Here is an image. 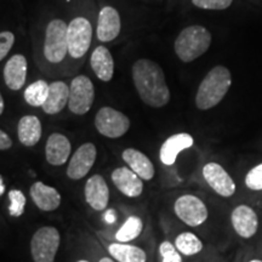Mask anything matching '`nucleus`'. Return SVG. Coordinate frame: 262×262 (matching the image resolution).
Masks as SVG:
<instances>
[{"mask_svg": "<svg viewBox=\"0 0 262 262\" xmlns=\"http://www.w3.org/2000/svg\"><path fill=\"white\" fill-rule=\"evenodd\" d=\"M133 80L141 100L147 106L160 108L169 103L170 90L162 67L148 58L137 60L133 66Z\"/></svg>", "mask_w": 262, "mask_h": 262, "instance_id": "f257e3e1", "label": "nucleus"}, {"mask_svg": "<svg viewBox=\"0 0 262 262\" xmlns=\"http://www.w3.org/2000/svg\"><path fill=\"white\" fill-rule=\"evenodd\" d=\"M232 85V75L228 68L216 66L205 75L199 85L195 104L201 111H208L224 100Z\"/></svg>", "mask_w": 262, "mask_h": 262, "instance_id": "f03ea898", "label": "nucleus"}, {"mask_svg": "<svg viewBox=\"0 0 262 262\" xmlns=\"http://www.w3.org/2000/svg\"><path fill=\"white\" fill-rule=\"evenodd\" d=\"M211 44V34L203 26H189L178 35L175 52L182 62H192L204 55Z\"/></svg>", "mask_w": 262, "mask_h": 262, "instance_id": "7ed1b4c3", "label": "nucleus"}, {"mask_svg": "<svg viewBox=\"0 0 262 262\" xmlns=\"http://www.w3.org/2000/svg\"><path fill=\"white\" fill-rule=\"evenodd\" d=\"M67 28L68 26L60 18L49 22L45 32L44 56L51 63H60L67 55Z\"/></svg>", "mask_w": 262, "mask_h": 262, "instance_id": "20e7f679", "label": "nucleus"}, {"mask_svg": "<svg viewBox=\"0 0 262 262\" xmlns=\"http://www.w3.org/2000/svg\"><path fill=\"white\" fill-rule=\"evenodd\" d=\"M60 232L55 227H41L33 234L31 253L34 262H54L60 247Z\"/></svg>", "mask_w": 262, "mask_h": 262, "instance_id": "39448f33", "label": "nucleus"}, {"mask_svg": "<svg viewBox=\"0 0 262 262\" xmlns=\"http://www.w3.org/2000/svg\"><path fill=\"white\" fill-rule=\"evenodd\" d=\"M93 27L90 21L84 17L72 19L67 28L68 54L73 58L83 57L91 45Z\"/></svg>", "mask_w": 262, "mask_h": 262, "instance_id": "423d86ee", "label": "nucleus"}, {"mask_svg": "<svg viewBox=\"0 0 262 262\" xmlns=\"http://www.w3.org/2000/svg\"><path fill=\"white\" fill-rule=\"evenodd\" d=\"M95 126L101 135L108 139H118L130 129V119L112 107H102L95 118Z\"/></svg>", "mask_w": 262, "mask_h": 262, "instance_id": "0eeeda50", "label": "nucleus"}, {"mask_svg": "<svg viewBox=\"0 0 262 262\" xmlns=\"http://www.w3.org/2000/svg\"><path fill=\"white\" fill-rule=\"evenodd\" d=\"M173 211L183 224L198 227L208 220L209 211L204 202L192 194L181 195L173 204Z\"/></svg>", "mask_w": 262, "mask_h": 262, "instance_id": "6e6552de", "label": "nucleus"}, {"mask_svg": "<svg viewBox=\"0 0 262 262\" xmlns=\"http://www.w3.org/2000/svg\"><path fill=\"white\" fill-rule=\"evenodd\" d=\"M95 100L94 84L85 75L75 77L70 85L68 108L77 116H83L90 111Z\"/></svg>", "mask_w": 262, "mask_h": 262, "instance_id": "1a4fd4ad", "label": "nucleus"}, {"mask_svg": "<svg viewBox=\"0 0 262 262\" xmlns=\"http://www.w3.org/2000/svg\"><path fill=\"white\" fill-rule=\"evenodd\" d=\"M203 178L211 189L224 198H229L235 193L237 186L231 175L217 163H208L203 168Z\"/></svg>", "mask_w": 262, "mask_h": 262, "instance_id": "9d476101", "label": "nucleus"}, {"mask_svg": "<svg viewBox=\"0 0 262 262\" xmlns=\"http://www.w3.org/2000/svg\"><path fill=\"white\" fill-rule=\"evenodd\" d=\"M97 150L94 143H84L72 156L67 168V175L72 180L83 179L90 171L96 160Z\"/></svg>", "mask_w": 262, "mask_h": 262, "instance_id": "9b49d317", "label": "nucleus"}, {"mask_svg": "<svg viewBox=\"0 0 262 262\" xmlns=\"http://www.w3.org/2000/svg\"><path fill=\"white\" fill-rule=\"evenodd\" d=\"M231 222L235 233L244 239L254 237L258 229V217L256 211L247 204L235 206L231 214Z\"/></svg>", "mask_w": 262, "mask_h": 262, "instance_id": "f8f14e48", "label": "nucleus"}, {"mask_svg": "<svg viewBox=\"0 0 262 262\" xmlns=\"http://www.w3.org/2000/svg\"><path fill=\"white\" fill-rule=\"evenodd\" d=\"M122 21H120L119 12L112 6H104L100 11L97 19L96 34L98 40L107 42L116 39L120 33Z\"/></svg>", "mask_w": 262, "mask_h": 262, "instance_id": "ddd939ff", "label": "nucleus"}, {"mask_svg": "<svg viewBox=\"0 0 262 262\" xmlns=\"http://www.w3.org/2000/svg\"><path fill=\"white\" fill-rule=\"evenodd\" d=\"M85 199L94 210L102 211L110 202V189L101 175H94L85 183Z\"/></svg>", "mask_w": 262, "mask_h": 262, "instance_id": "4468645a", "label": "nucleus"}, {"mask_svg": "<svg viewBox=\"0 0 262 262\" xmlns=\"http://www.w3.org/2000/svg\"><path fill=\"white\" fill-rule=\"evenodd\" d=\"M193 143H194V140H193L192 135L187 133H180L170 136L169 139L164 141L162 147H160V162L166 166L173 165L180 153L182 150L191 148Z\"/></svg>", "mask_w": 262, "mask_h": 262, "instance_id": "2eb2a0df", "label": "nucleus"}, {"mask_svg": "<svg viewBox=\"0 0 262 262\" xmlns=\"http://www.w3.org/2000/svg\"><path fill=\"white\" fill-rule=\"evenodd\" d=\"M112 181L123 194L130 198L139 196L143 192V182L130 168H118L112 172Z\"/></svg>", "mask_w": 262, "mask_h": 262, "instance_id": "dca6fc26", "label": "nucleus"}, {"mask_svg": "<svg viewBox=\"0 0 262 262\" xmlns=\"http://www.w3.org/2000/svg\"><path fill=\"white\" fill-rule=\"evenodd\" d=\"M71 150V142L64 135L55 133L49 136L45 146V156L49 164L55 166L63 165L70 158Z\"/></svg>", "mask_w": 262, "mask_h": 262, "instance_id": "f3484780", "label": "nucleus"}, {"mask_svg": "<svg viewBox=\"0 0 262 262\" xmlns=\"http://www.w3.org/2000/svg\"><path fill=\"white\" fill-rule=\"evenodd\" d=\"M27 60L24 55H14L4 67V80L11 90H19L27 79Z\"/></svg>", "mask_w": 262, "mask_h": 262, "instance_id": "a211bd4d", "label": "nucleus"}, {"mask_svg": "<svg viewBox=\"0 0 262 262\" xmlns=\"http://www.w3.org/2000/svg\"><path fill=\"white\" fill-rule=\"evenodd\" d=\"M31 196L35 205L42 211H54L61 204L60 192L40 181L32 185Z\"/></svg>", "mask_w": 262, "mask_h": 262, "instance_id": "6ab92c4d", "label": "nucleus"}, {"mask_svg": "<svg viewBox=\"0 0 262 262\" xmlns=\"http://www.w3.org/2000/svg\"><path fill=\"white\" fill-rule=\"evenodd\" d=\"M122 158L129 165V168L142 180L149 181L155 178V165L145 153L135 148H126L122 153Z\"/></svg>", "mask_w": 262, "mask_h": 262, "instance_id": "aec40b11", "label": "nucleus"}, {"mask_svg": "<svg viewBox=\"0 0 262 262\" xmlns=\"http://www.w3.org/2000/svg\"><path fill=\"white\" fill-rule=\"evenodd\" d=\"M70 100V86L64 81H54L49 86L47 101L42 104V111L47 114L60 113Z\"/></svg>", "mask_w": 262, "mask_h": 262, "instance_id": "412c9836", "label": "nucleus"}, {"mask_svg": "<svg viewBox=\"0 0 262 262\" xmlns=\"http://www.w3.org/2000/svg\"><path fill=\"white\" fill-rule=\"evenodd\" d=\"M91 70L96 77L102 81L112 80L114 74V61L112 54L104 47H97L95 49L90 58Z\"/></svg>", "mask_w": 262, "mask_h": 262, "instance_id": "4be33fe9", "label": "nucleus"}, {"mask_svg": "<svg viewBox=\"0 0 262 262\" xmlns=\"http://www.w3.org/2000/svg\"><path fill=\"white\" fill-rule=\"evenodd\" d=\"M42 133L41 123L38 117L25 116L19 119L17 126L18 140L26 147L35 146L40 141Z\"/></svg>", "mask_w": 262, "mask_h": 262, "instance_id": "5701e85b", "label": "nucleus"}, {"mask_svg": "<svg viewBox=\"0 0 262 262\" xmlns=\"http://www.w3.org/2000/svg\"><path fill=\"white\" fill-rule=\"evenodd\" d=\"M108 251L119 262H146L147 255L142 249L124 243H113L110 245Z\"/></svg>", "mask_w": 262, "mask_h": 262, "instance_id": "b1692460", "label": "nucleus"}, {"mask_svg": "<svg viewBox=\"0 0 262 262\" xmlns=\"http://www.w3.org/2000/svg\"><path fill=\"white\" fill-rule=\"evenodd\" d=\"M176 249L185 256H193L203 250V242L194 233L182 232L175 239Z\"/></svg>", "mask_w": 262, "mask_h": 262, "instance_id": "393cba45", "label": "nucleus"}, {"mask_svg": "<svg viewBox=\"0 0 262 262\" xmlns=\"http://www.w3.org/2000/svg\"><path fill=\"white\" fill-rule=\"evenodd\" d=\"M49 86L50 84H48L45 80H37L32 83L25 90L24 96L26 102L32 107H42V104L47 101Z\"/></svg>", "mask_w": 262, "mask_h": 262, "instance_id": "a878e982", "label": "nucleus"}, {"mask_svg": "<svg viewBox=\"0 0 262 262\" xmlns=\"http://www.w3.org/2000/svg\"><path fill=\"white\" fill-rule=\"evenodd\" d=\"M143 224L142 220L137 216H130L127 217L122 227L119 228V231L117 232L116 239L120 243H126V242H131L134 239H136L139 235L142 233Z\"/></svg>", "mask_w": 262, "mask_h": 262, "instance_id": "bb28decb", "label": "nucleus"}, {"mask_svg": "<svg viewBox=\"0 0 262 262\" xmlns=\"http://www.w3.org/2000/svg\"><path fill=\"white\" fill-rule=\"evenodd\" d=\"M9 199L10 215L14 216V217H18V216L24 214L26 208V196L22 191H19V189H11L9 192Z\"/></svg>", "mask_w": 262, "mask_h": 262, "instance_id": "cd10ccee", "label": "nucleus"}, {"mask_svg": "<svg viewBox=\"0 0 262 262\" xmlns=\"http://www.w3.org/2000/svg\"><path fill=\"white\" fill-rule=\"evenodd\" d=\"M245 186L251 191H262V163L249 170L245 176Z\"/></svg>", "mask_w": 262, "mask_h": 262, "instance_id": "c85d7f7f", "label": "nucleus"}, {"mask_svg": "<svg viewBox=\"0 0 262 262\" xmlns=\"http://www.w3.org/2000/svg\"><path fill=\"white\" fill-rule=\"evenodd\" d=\"M159 253L162 256V262H182V257L175 245L165 241L160 244Z\"/></svg>", "mask_w": 262, "mask_h": 262, "instance_id": "c756f323", "label": "nucleus"}, {"mask_svg": "<svg viewBox=\"0 0 262 262\" xmlns=\"http://www.w3.org/2000/svg\"><path fill=\"white\" fill-rule=\"evenodd\" d=\"M193 5L204 10H225L229 8L233 0H192Z\"/></svg>", "mask_w": 262, "mask_h": 262, "instance_id": "7c9ffc66", "label": "nucleus"}, {"mask_svg": "<svg viewBox=\"0 0 262 262\" xmlns=\"http://www.w3.org/2000/svg\"><path fill=\"white\" fill-rule=\"evenodd\" d=\"M15 35L11 32H2L0 33V61L6 57L11 48L14 47Z\"/></svg>", "mask_w": 262, "mask_h": 262, "instance_id": "2f4dec72", "label": "nucleus"}, {"mask_svg": "<svg viewBox=\"0 0 262 262\" xmlns=\"http://www.w3.org/2000/svg\"><path fill=\"white\" fill-rule=\"evenodd\" d=\"M12 146V141L10 139L9 135L4 133L3 130H0V150L9 149Z\"/></svg>", "mask_w": 262, "mask_h": 262, "instance_id": "473e14b6", "label": "nucleus"}, {"mask_svg": "<svg viewBox=\"0 0 262 262\" xmlns=\"http://www.w3.org/2000/svg\"><path fill=\"white\" fill-rule=\"evenodd\" d=\"M116 220H117L116 210H113V209H110V210H107L106 214H104V221H106L107 224H114Z\"/></svg>", "mask_w": 262, "mask_h": 262, "instance_id": "72a5a7b5", "label": "nucleus"}, {"mask_svg": "<svg viewBox=\"0 0 262 262\" xmlns=\"http://www.w3.org/2000/svg\"><path fill=\"white\" fill-rule=\"evenodd\" d=\"M5 192V185H4V181H3V178L0 176V195L4 194Z\"/></svg>", "mask_w": 262, "mask_h": 262, "instance_id": "f704fd0d", "label": "nucleus"}, {"mask_svg": "<svg viewBox=\"0 0 262 262\" xmlns=\"http://www.w3.org/2000/svg\"><path fill=\"white\" fill-rule=\"evenodd\" d=\"M4 112V100H3L2 94H0V116Z\"/></svg>", "mask_w": 262, "mask_h": 262, "instance_id": "c9c22d12", "label": "nucleus"}, {"mask_svg": "<svg viewBox=\"0 0 262 262\" xmlns=\"http://www.w3.org/2000/svg\"><path fill=\"white\" fill-rule=\"evenodd\" d=\"M98 262H114V261L112 260V258H110V257H102Z\"/></svg>", "mask_w": 262, "mask_h": 262, "instance_id": "e433bc0d", "label": "nucleus"}, {"mask_svg": "<svg viewBox=\"0 0 262 262\" xmlns=\"http://www.w3.org/2000/svg\"><path fill=\"white\" fill-rule=\"evenodd\" d=\"M249 262H262V260H257V258H255V260H251V261H249Z\"/></svg>", "mask_w": 262, "mask_h": 262, "instance_id": "4c0bfd02", "label": "nucleus"}, {"mask_svg": "<svg viewBox=\"0 0 262 262\" xmlns=\"http://www.w3.org/2000/svg\"><path fill=\"white\" fill-rule=\"evenodd\" d=\"M78 262H89V261H86V260H80V261H78Z\"/></svg>", "mask_w": 262, "mask_h": 262, "instance_id": "58836bf2", "label": "nucleus"}]
</instances>
